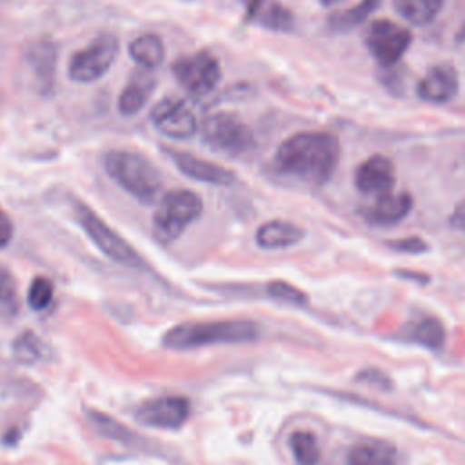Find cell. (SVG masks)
I'll return each instance as SVG.
<instances>
[{
  "instance_id": "1",
  "label": "cell",
  "mask_w": 465,
  "mask_h": 465,
  "mask_svg": "<svg viewBox=\"0 0 465 465\" xmlns=\"http://www.w3.org/2000/svg\"><path fill=\"white\" fill-rule=\"evenodd\" d=\"M340 142L325 131H302L285 138L274 153V171L305 185L327 183L340 162Z\"/></svg>"
},
{
  "instance_id": "2",
  "label": "cell",
  "mask_w": 465,
  "mask_h": 465,
  "mask_svg": "<svg viewBox=\"0 0 465 465\" xmlns=\"http://www.w3.org/2000/svg\"><path fill=\"white\" fill-rule=\"evenodd\" d=\"M260 336V325L251 320H207L185 322L171 327L163 334V345L169 349H194L214 343H242Z\"/></svg>"
},
{
  "instance_id": "3",
  "label": "cell",
  "mask_w": 465,
  "mask_h": 465,
  "mask_svg": "<svg viewBox=\"0 0 465 465\" xmlns=\"http://www.w3.org/2000/svg\"><path fill=\"white\" fill-rule=\"evenodd\" d=\"M104 169L118 187L142 203H153L162 191L158 167L142 153L111 149L104 154Z\"/></svg>"
},
{
  "instance_id": "4",
  "label": "cell",
  "mask_w": 465,
  "mask_h": 465,
  "mask_svg": "<svg viewBox=\"0 0 465 465\" xmlns=\"http://www.w3.org/2000/svg\"><path fill=\"white\" fill-rule=\"evenodd\" d=\"M203 213V200L191 189L167 191L153 214V234L160 243H173Z\"/></svg>"
},
{
  "instance_id": "5",
  "label": "cell",
  "mask_w": 465,
  "mask_h": 465,
  "mask_svg": "<svg viewBox=\"0 0 465 465\" xmlns=\"http://www.w3.org/2000/svg\"><path fill=\"white\" fill-rule=\"evenodd\" d=\"M73 213L76 222L91 238V242L113 262L120 265H127L133 269L145 267V260L142 254L125 240L122 238L111 225H107L91 207H87L80 200H73Z\"/></svg>"
},
{
  "instance_id": "6",
  "label": "cell",
  "mask_w": 465,
  "mask_h": 465,
  "mask_svg": "<svg viewBox=\"0 0 465 465\" xmlns=\"http://www.w3.org/2000/svg\"><path fill=\"white\" fill-rule=\"evenodd\" d=\"M202 142L229 158H240L249 154L256 142L251 127L231 113H214L207 116L200 125Z\"/></svg>"
},
{
  "instance_id": "7",
  "label": "cell",
  "mask_w": 465,
  "mask_h": 465,
  "mask_svg": "<svg viewBox=\"0 0 465 465\" xmlns=\"http://www.w3.org/2000/svg\"><path fill=\"white\" fill-rule=\"evenodd\" d=\"M120 42L114 35L104 33L85 47L74 51L67 62V76L76 84L98 82L114 64Z\"/></svg>"
},
{
  "instance_id": "8",
  "label": "cell",
  "mask_w": 465,
  "mask_h": 465,
  "mask_svg": "<svg viewBox=\"0 0 465 465\" xmlns=\"http://www.w3.org/2000/svg\"><path fill=\"white\" fill-rule=\"evenodd\" d=\"M171 71L182 89L193 98H203L222 80L220 60L211 51H196L176 58Z\"/></svg>"
},
{
  "instance_id": "9",
  "label": "cell",
  "mask_w": 465,
  "mask_h": 465,
  "mask_svg": "<svg viewBox=\"0 0 465 465\" xmlns=\"http://www.w3.org/2000/svg\"><path fill=\"white\" fill-rule=\"evenodd\" d=\"M411 44V31L387 18L371 22L365 31V47L371 56L383 67L396 65L403 58Z\"/></svg>"
},
{
  "instance_id": "10",
  "label": "cell",
  "mask_w": 465,
  "mask_h": 465,
  "mask_svg": "<svg viewBox=\"0 0 465 465\" xmlns=\"http://www.w3.org/2000/svg\"><path fill=\"white\" fill-rule=\"evenodd\" d=\"M149 116L156 131L173 140H189L198 131L194 113L178 96H163L158 100Z\"/></svg>"
},
{
  "instance_id": "11",
  "label": "cell",
  "mask_w": 465,
  "mask_h": 465,
  "mask_svg": "<svg viewBox=\"0 0 465 465\" xmlns=\"http://www.w3.org/2000/svg\"><path fill=\"white\" fill-rule=\"evenodd\" d=\"M191 412V403L183 396H158L143 401L134 418L149 427L156 429H178L185 423Z\"/></svg>"
},
{
  "instance_id": "12",
  "label": "cell",
  "mask_w": 465,
  "mask_h": 465,
  "mask_svg": "<svg viewBox=\"0 0 465 465\" xmlns=\"http://www.w3.org/2000/svg\"><path fill=\"white\" fill-rule=\"evenodd\" d=\"M396 183L394 163L385 154H371L354 171V185L365 196H383L392 193Z\"/></svg>"
},
{
  "instance_id": "13",
  "label": "cell",
  "mask_w": 465,
  "mask_h": 465,
  "mask_svg": "<svg viewBox=\"0 0 465 465\" xmlns=\"http://www.w3.org/2000/svg\"><path fill=\"white\" fill-rule=\"evenodd\" d=\"M165 153H169V158L173 160L176 169L191 180L211 185H231L236 182V174L220 163L194 156L187 151L165 149Z\"/></svg>"
},
{
  "instance_id": "14",
  "label": "cell",
  "mask_w": 465,
  "mask_h": 465,
  "mask_svg": "<svg viewBox=\"0 0 465 465\" xmlns=\"http://www.w3.org/2000/svg\"><path fill=\"white\" fill-rule=\"evenodd\" d=\"M460 89V76L452 64L441 62L427 69L416 85V94L427 104H447Z\"/></svg>"
},
{
  "instance_id": "15",
  "label": "cell",
  "mask_w": 465,
  "mask_h": 465,
  "mask_svg": "<svg viewBox=\"0 0 465 465\" xmlns=\"http://www.w3.org/2000/svg\"><path fill=\"white\" fill-rule=\"evenodd\" d=\"M414 200L411 193H387L378 196L374 203L367 205L361 211L363 220L372 227H391L400 223L412 211Z\"/></svg>"
},
{
  "instance_id": "16",
  "label": "cell",
  "mask_w": 465,
  "mask_h": 465,
  "mask_svg": "<svg viewBox=\"0 0 465 465\" xmlns=\"http://www.w3.org/2000/svg\"><path fill=\"white\" fill-rule=\"evenodd\" d=\"M56 45L49 38L33 40L24 51L25 64L33 78L36 80L40 93H49L53 89L56 74Z\"/></svg>"
},
{
  "instance_id": "17",
  "label": "cell",
  "mask_w": 465,
  "mask_h": 465,
  "mask_svg": "<svg viewBox=\"0 0 465 465\" xmlns=\"http://www.w3.org/2000/svg\"><path fill=\"white\" fill-rule=\"evenodd\" d=\"M303 236H305V231L294 222L269 220L256 229L254 242L262 249L276 251V249H287L296 245L298 242H302Z\"/></svg>"
},
{
  "instance_id": "18",
  "label": "cell",
  "mask_w": 465,
  "mask_h": 465,
  "mask_svg": "<svg viewBox=\"0 0 465 465\" xmlns=\"http://www.w3.org/2000/svg\"><path fill=\"white\" fill-rule=\"evenodd\" d=\"M245 18L278 33L291 31L294 25L291 9L276 0H245Z\"/></svg>"
},
{
  "instance_id": "19",
  "label": "cell",
  "mask_w": 465,
  "mask_h": 465,
  "mask_svg": "<svg viewBox=\"0 0 465 465\" xmlns=\"http://www.w3.org/2000/svg\"><path fill=\"white\" fill-rule=\"evenodd\" d=\"M347 465H398V450L387 440L365 438L351 445Z\"/></svg>"
},
{
  "instance_id": "20",
  "label": "cell",
  "mask_w": 465,
  "mask_h": 465,
  "mask_svg": "<svg viewBox=\"0 0 465 465\" xmlns=\"http://www.w3.org/2000/svg\"><path fill=\"white\" fill-rule=\"evenodd\" d=\"M156 87V80L147 71H134L129 82L124 85L118 96V111L124 116H134L143 109L151 93Z\"/></svg>"
},
{
  "instance_id": "21",
  "label": "cell",
  "mask_w": 465,
  "mask_h": 465,
  "mask_svg": "<svg viewBox=\"0 0 465 465\" xmlns=\"http://www.w3.org/2000/svg\"><path fill=\"white\" fill-rule=\"evenodd\" d=\"M127 53L138 65H142L147 71L160 67L165 58L163 42L154 33H145L131 40L127 45Z\"/></svg>"
},
{
  "instance_id": "22",
  "label": "cell",
  "mask_w": 465,
  "mask_h": 465,
  "mask_svg": "<svg viewBox=\"0 0 465 465\" xmlns=\"http://www.w3.org/2000/svg\"><path fill=\"white\" fill-rule=\"evenodd\" d=\"M381 0H360L356 5L341 11H334L327 18V25L334 33H347L360 27L380 7Z\"/></svg>"
},
{
  "instance_id": "23",
  "label": "cell",
  "mask_w": 465,
  "mask_h": 465,
  "mask_svg": "<svg viewBox=\"0 0 465 465\" xmlns=\"http://www.w3.org/2000/svg\"><path fill=\"white\" fill-rule=\"evenodd\" d=\"M407 338L430 351L441 349L445 343V327L434 316H423L409 325Z\"/></svg>"
},
{
  "instance_id": "24",
  "label": "cell",
  "mask_w": 465,
  "mask_h": 465,
  "mask_svg": "<svg viewBox=\"0 0 465 465\" xmlns=\"http://www.w3.org/2000/svg\"><path fill=\"white\" fill-rule=\"evenodd\" d=\"M443 2L445 0H392L398 15L414 25L430 24L440 15Z\"/></svg>"
},
{
  "instance_id": "25",
  "label": "cell",
  "mask_w": 465,
  "mask_h": 465,
  "mask_svg": "<svg viewBox=\"0 0 465 465\" xmlns=\"http://www.w3.org/2000/svg\"><path fill=\"white\" fill-rule=\"evenodd\" d=\"M289 447L298 465H318L322 452H320L318 440L312 432L294 430L289 438Z\"/></svg>"
},
{
  "instance_id": "26",
  "label": "cell",
  "mask_w": 465,
  "mask_h": 465,
  "mask_svg": "<svg viewBox=\"0 0 465 465\" xmlns=\"http://www.w3.org/2000/svg\"><path fill=\"white\" fill-rule=\"evenodd\" d=\"M87 416H89L91 425H93L100 434H104L105 438L118 440V441H122V443H131L133 440H136V438H134L136 434H133L127 427L120 425L114 418H111V416H107V414H104V412L89 411Z\"/></svg>"
},
{
  "instance_id": "27",
  "label": "cell",
  "mask_w": 465,
  "mask_h": 465,
  "mask_svg": "<svg viewBox=\"0 0 465 465\" xmlns=\"http://www.w3.org/2000/svg\"><path fill=\"white\" fill-rule=\"evenodd\" d=\"M53 294H54V289L51 280L45 276H36L33 278L27 289V303L35 311H44L53 302Z\"/></svg>"
},
{
  "instance_id": "28",
  "label": "cell",
  "mask_w": 465,
  "mask_h": 465,
  "mask_svg": "<svg viewBox=\"0 0 465 465\" xmlns=\"http://www.w3.org/2000/svg\"><path fill=\"white\" fill-rule=\"evenodd\" d=\"M267 294L278 302H283V303H291V305H305L307 303V294L294 287L292 283L289 282H283V280H272L267 283Z\"/></svg>"
},
{
  "instance_id": "29",
  "label": "cell",
  "mask_w": 465,
  "mask_h": 465,
  "mask_svg": "<svg viewBox=\"0 0 465 465\" xmlns=\"http://www.w3.org/2000/svg\"><path fill=\"white\" fill-rule=\"evenodd\" d=\"M13 352H15V356H16L18 361H22V363H31V361H35V360L40 358V352H42L40 340H38L31 331L20 332V336L15 340Z\"/></svg>"
},
{
  "instance_id": "30",
  "label": "cell",
  "mask_w": 465,
  "mask_h": 465,
  "mask_svg": "<svg viewBox=\"0 0 465 465\" xmlns=\"http://www.w3.org/2000/svg\"><path fill=\"white\" fill-rule=\"evenodd\" d=\"M385 245L391 251L403 252V254H421L429 251V243L420 236H405V238H394L385 242Z\"/></svg>"
},
{
  "instance_id": "31",
  "label": "cell",
  "mask_w": 465,
  "mask_h": 465,
  "mask_svg": "<svg viewBox=\"0 0 465 465\" xmlns=\"http://www.w3.org/2000/svg\"><path fill=\"white\" fill-rule=\"evenodd\" d=\"M16 298V283L13 274L0 267V305H13Z\"/></svg>"
},
{
  "instance_id": "32",
  "label": "cell",
  "mask_w": 465,
  "mask_h": 465,
  "mask_svg": "<svg viewBox=\"0 0 465 465\" xmlns=\"http://www.w3.org/2000/svg\"><path fill=\"white\" fill-rule=\"evenodd\" d=\"M356 380L358 381H363V383H369V385H374L378 389H391V378L381 372L380 369L376 367H369V369H361L358 374H356Z\"/></svg>"
},
{
  "instance_id": "33",
  "label": "cell",
  "mask_w": 465,
  "mask_h": 465,
  "mask_svg": "<svg viewBox=\"0 0 465 465\" xmlns=\"http://www.w3.org/2000/svg\"><path fill=\"white\" fill-rule=\"evenodd\" d=\"M15 236V223L11 216L0 207V249L7 247Z\"/></svg>"
},
{
  "instance_id": "34",
  "label": "cell",
  "mask_w": 465,
  "mask_h": 465,
  "mask_svg": "<svg viewBox=\"0 0 465 465\" xmlns=\"http://www.w3.org/2000/svg\"><path fill=\"white\" fill-rule=\"evenodd\" d=\"M449 223H450L454 229L465 232V200H461V202L456 203V207H454V211H452V214H450V218H449Z\"/></svg>"
},
{
  "instance_id": "35",
  "label": "cell",
  "mask_w": 465,
  "mask_h": 465,
  "mask_svg": "<svg viewBox=\"0 0 465 465\" xmlns=\"http://www.w3.org/2000/svg\"><path fill=\"white\" fill-rule=\"evenodd\" d=\"M396 274L401 278H416L418 282H427L425 274H416V272H409V271H396Z\"/></svg>"
},
{
  "instance_id": "36",
  "label": "cell",
  "mask_w": 465,
  "mask_h": 465,
  "mask_svg": "<svg viewBox=\"0 0 465 465\" xmlns=\"http://www.w3.org/2000/svg\"><path fill=\"white\" fill-rule=\"evenodd\" d=\"M323 7H334V5H338V4H341L343 0H318Z\"/></svg>"
}]
</instances>
